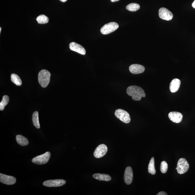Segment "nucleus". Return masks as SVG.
<instances>
[{
  "label": "nucleus",
  "mask_w": 195,
  "mask_h": 195,
  "mask_svg": "<svg viewBox=\"0 0 195 195\" xmlns=\"http://www.w3.org/2000/svg\"><path fill=\"white\" fill-rule=\"evenodd\" d=\"M140 6L139 4L136 3H132L127 6L126 9L129 11L135 12L138 10L140 9Z\"/></svg>",
  "instance_id": "21"
},
{
  "label": "nucleus",
  "mask_w": 195,
  "mask_h": 195,
  "mask_svg": "<svg viewBox=\"0 0 195 195\" xmlns=\"http://www.w3.org/2000/svg\"><path fill=\"white\" fill-rule=\"evenodd\" d=\"M115 115L117 118L124 123L128 124L131 120L130 114L123 109H118L115 112Z\"/></svg>",
  "instance_id": "4"
},
{
  "label": "nucleus",
  "mask_w": 195,
  "mask_h": 195,
  "mask_svg": "<svg viewBox=\"0 0 195 195\" xmlns=\"http://www.w3.org/2000/svg\"><path fill=\"white\" fill-rule=\"evenodd\" d=\"M17 180L14 177L0 173V182L7 185H12L16 183Z\"/></svg>",
  "instance_id": "10"
},
{
  "label": "nucleus",
  "mask_w": 195,
  "mask_h": 195,
  "mask_svg": "<svg viewBox=\"0 0 195 195\" xmlns=\"http://www.w3.org/2000/svg\"><path fill=\"white\" fill-rule=\"evenodd\" d=\"M157 195H167V194L165 192L162 191L160 192H159Z\"/></svg>",
  "instance_id": "25"
},
{
  "label": "nucleus",
  "mask_w": 195,
  "mask_h": 195,
  "mask_svg": "<svg viewBox=\"0 0 195 195\" xmlns=\"http://www.w3.org/2000/svg\"><path fill=\"white\" fill-rule=\"evenodd\" d=\"M11 80L12 83L17 86H20L22 85V82L20 77L17 74L13 73L11 75Z\"/></svg>",
  "instance_id": "20"
},
{
  "label": "nucleus",
  "mask_w": 195,
  "mask_h": 195,
  "mask_svg": "<svg viewBox=\"0 0 195 195\" xmlns=\"http://www.w3.org/2000/svg\"><path fill=\"white\" fill-rule=\"evenodd\" d=\"M148 172L151 175H154L155 174L156 171L155 167V160L154 157L151 158L150 160V161L149 164L148 165Z\"/></svg>",
  "instance_id": "18"
},
{
  "label": "nucleus",
  "mask_w": 195,
  "mask_h": 195,
  "mask_svg": "<svg viewBox=\"0 0 195 195\" xmlns=\"http://www.w3.org/2000/svg\"><path fill=\"white\" fill-rule=\"evenodd\" d=\"M168 168V164L165 161H162L161 162L160 167V170L162 173H166Z\"/></svg>",
  "instance_id": "24"
},
{
  "label": "nucleus",
  "mask_w": 195,
  "mask_h": 195,
  "mask_svg": "<svg viewBox=\"0 0 195 195\" xmlns=\"http://www.w3.org/2000/svg\"><path fill=\"white\" fill-rule=\"evenodd\" d=\"M192 7L195 9V0L193 1L192 4Z\"/></svg>",
  "instance_id": "26"
},
{
  "label": "nucleus",
  "mask_w": 195,
  "mask_h": 195,
  "mask_svg": "<svg viewBox=\"0 0 195 195\" xmlns=\"http://www.w3.org/2000/svg\"><path fill=\"white\" fill-rule=\"evenodd\" d=\"M133 180V172L132 169L130 167H128L126 168L124 175V180L126 184L130 185L131 184Z\"/></svg>",
  "instance_id": "11"
},
{
  "label": "nucleus",
  "mask_w": 195,
  "mask_h": 195,
  "mask_svg": "<svg viewBox=\"0 0 195 195\" xmlns=\"http://www.w3.org/2000/svg\"><path fill=\"white\" fill-rule=\"evenodd\" d=\"M168 117L172 122L176 123H179L182 121L183 115L180 112H171L169 113Z\"/></svg>",
  "instance_id": "12"
},
{
  "label": "nucleus",
  "mask_w": 195,
  "mask_h": 195,
  "mask_svg": "<svg viewBox=\"0 0 195 195\" xmlns=\"http://www.w3.org/2000/svg\"><path fill=\"white\" fill-rule=\"evenodd\" d=\"M189 168V165L188 161L184 158H181L179 159L176 169L178 173L183 174L188 171Z\"/></svg>",
  "instance_id": "3"
},
{
  "label": "nucleus",
  "mask_w": 195,
  "mask_h": 195,
  "mask_svg": "<svg viewBox=\"0 0 195 195\" xmlns=\"http://www.w3.org/2000/svg\"><path fill=\"white\" fill-rule=\"evenodd\" d=\"M129 70L131 73L138 74L142 73L144 72L145 68L143 66L138 64H132L129 67Z\"/></svg>",
  "instance_id": "14"
},
{
  "label": "nucleus",
  "mask_w": 195,
  "mask_h": 195,
  "mask_svg": "<svg viewBox=\"0 0 195 195\" xmlns=\"http://www.w3.org/2000/svg\"><path fill=\"white\" fill-rule=\"evenodd\" d=\"M108 148L104 144H101L96 148L94 153L95 157L99 158L104 157L107 153Z\"/></svg>",
  "instance_id": "9"
},
{
  "label": "nucleus",
  "mask_w": 195,
  "mask_h": 195,
  "mask_svg": "<svg viewBox=\"0 0 195 195\" xmlns=\"http://www.w3.org/2000/svg\"><path fill=\"white\" fill-rule=\"evenodd\" d=\"M59 1L63 2H65L67 1V0H59Z\"/></svg>",
  "instance_id": "28"
},
{
  "label": "nucleus",
  "mask_w": 195,
  "mask_h": 195,
  "mask_svg": "<svg viewBox=\"0 0 195 195\" xmlns=\"http://www.w3.org/2000/svg\"><path fill=\"white\" fill-rule=\"evenodd\" d=\"M127 93L128 96H132V99L133 100L136 101H140L142 98L146 96L144 90L136 85L129 86L127 89Z\"/></svg>",
  "instance_id": "1"
},
{
  "label": "nucleus",
  "mask_w": 195,
  "mask_h": 195,
  "mask_svg": "<svg viewBox=\"0 0 195 195\" xmlns=\"http://www.w3.org/2000/svg\"><path fill=\"white\" fill-rule=\"evenodd\" d=\"M36 20L38 24H43L47 23L49 22V19L47 16L42 14L37 18Z\"/></svg>",
  "instance_id": "22"
},
{
  "label": "nucleus",
  "mask_w": 195,
  "mask_h": 195,
  "mask_svg": "<svg viewBox=\"0 0 195 195\" xmlns=\"http://www.w3.org/2000/svg\"><path fill=\"white\" fill-rule=\"evenodd\" d=\"M70 49L83 55L86 54V51L84 48L81 45L75 42H72L70 45Z\"/></svg>",
  "instance_id": "13"
},
{
  "label": "nucleus",
  "mask_w": 195,
  "mask_h": 195,
  "mask_svg": "<svg viewBox=\"0 0 195 195\" xmlns=\"http://www.w3.org/2000/svg\"><path fill=\"white\" fill-rule=\"evenodd\" d=\"M9 96L5 95L3 96V99L0 103V110H4L5 107L9 103Z\"/></svg>",
  "instance_id": "23"
},
{
  "label": "nucleus",
  "mask_w": 195,
  "mask_h": 195,
  "mask_svg": "<svg viewBox=\"0 0 195 195\" xmlns=\"http://www.w3.org/2000/svg\"><path fill=\"white\" fill-rule=\"evenodd\" d=\"M181 81L178 78L174 79L170 84V89L172 93H175L180 88Z\"/></svg>",
  "instance_id": "15"
},
{
  "label": "nucleus",
  "mask_w": 195,
  "mask_h": 195,
  "mask_svg": "<svg viewBox=\"0 0 195 195\" xmlns=\"http://www.w3.org/2000/svg\"><path fill=\"white\" fill-rule=\"evenodd\" d=\"M120 1V0H111V1L112 2H116V1Z\"/></svg>",
  "instance_id": "27"
},
{
  "label": "nucleus",
  "mask_w": 195,
  "mask_h": 195,
  "mask_svg": "<svg viewBox=\"0 0 195 195\" xmlns=\"http://www.w3.org/2000/svg\"><path fill=\"white\" fill-rule=\"evenodd\" d=\"M51 74L47 70H42L38 74V79L39 83L42 87L46 88L50 83Z\"/></svg>",
  "instance_id": "2"
},
{
  "label": "nucleus",
  "mask_w": 195,
  "mask_h": 195,
  "mask_svg": "<svg viewBox=\"0 0 195 195\" xmlns=\"http://www.w3.org/2000/svg\"><path fill=\"white\" fill-rule=\"evenodd\" d=\"M51 157V153L49 152H47L41 155L37 156L33 158L32 162L35 164L42 165L45 164L49 162Z\"/></svg>",
  "instance_id": "6"
},
{
  "label": "nucleus",
  "mask_w": 195,
  "mask_h": 195,
  "mask_svg": "<svg viewBox=\"0 0 195 195\" xmlns=\"http://www.w3.org/2000/svg\"><path fill=\"white\" fill-rule=\"evenodd\" d=\"M1 32V27H0V32Z\"/></svg>",
  "instance_id": "29"
},
{
  "label": "nucleus",
  "mask_w": 195,
  "mask_h": 195,
  "mask_svg": "<svg viewBox=\"0 0 195 195\" xmlns=\"http://www.w3.org/2000/svg\"><path fill=\"white\" fill-rule=\"evenodd\" d=\"M66 183L65 180L62 179L48 180L43 182V185L49 187H56L63 186Z\"/></svg>",
  "instance_id": "7"
},
{
  "label": "nucleus",
  "mask_w": 195,
  "mask_h": 195,
  "mask_svg": "<svg viewBox=\"0 0 195 195\" xmlns=\"http://www.w3.org/2000/svg\"><path fill=\"white\" fill-rule=\"evenodd\" d=\"M32 121L35 126L37 128L39 129L40 127L39 120V115L38 112H35L33 113L32 115Z\"/></svg>",
  "instance_id": "19"
},
{
  "label": "nucleus",
  "mask_w": 195,
  "mask_h": 195,
  "mask_svg": "<svg viewBox=\"0 0 195 195\" xmlns=\"http://www.w3.org/2000/svg\"><path fill=\"white\" fill-rule=\"evenodd\" d=\"M16 140L18 144L22 146H27L29 144V141L28 139L25 137L21 135H17L16 136Z\"/></svg>",
  "instance_id": "17"
},
{
  "label": "nucleus",
  "mask_w": 195,
  "mask_h": 195,
  "mask_svg": "<svg viewBox=\"0 0 195 195\" xmlns=\"http://www.w3.org/2000/svg\"><path fill=\"white\" fill-rule=\"evenodd\" d=\"M119 25L117 22H112L106 24L101 30V33L103 35L109 34L115 31L119 28Z\"/></svg>",
  "instance_id": "5"
},
{
  "label": "nucleus",
  "mask_w": 195,
  "mask_h": 195,
  "mask_svg": "<svg viewBox=\"0 0 195 195\" xmlns=\"http://www.w3.org/2000/svg\"><path fill=\"white\" fill-rule=\"evenodd\" d=\"M159 15L160 19L167 21L171 20L173 17L172 13L168 9L164 7L159 9Z\"/></svg>",
  "instance_id": "8"
},
{
  "label": "nucleus",
  "mask_w": 195,
  "mask_h": 195,
  "mask_svg": "<svg viewBox=\"0 0 195 195\" xmlns=\"http://www.w3.org/2000/svg\"><path fill=\"white\" fill-rule=\"evenodd\" d=\"M93 178L100 181H109L112 180L110 176L104 174L96 173L93 176Z\"/></svg>",
  "instance_id": "16"
}]
</instances>
